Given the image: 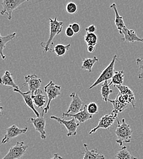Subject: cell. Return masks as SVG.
<instances>
[{"instance_id":"6da1fadb","label":"cell","mask_w":143,"mask_h":159,"mask_svg":"<svg viewBox=\"0 0 143 159\" xmlns=\"http://www.w3.org/2000/svg\"><path fill=\"white\" fill-rule=\"evenodd\" d=\"M49 20V30L50 34L48 40L46 42H41L40 45L43 48V53H46L48 52H53L54 42L53 39L56 36L61 34L63 27V22L57 20V17L53 19L51 18Z\"/></svg>"},{"instance_id":"7a4b0ae2","label":"cell","mask_w":143,"mask_h":159,"mask_svg":"<svg viewBox=\"0 0 143 159\" xmlns=\"http://www.w3.org/2000/svg\"><path fill=\"white\" fill-rule=\"evenodd\" d=\"M118 124L115 130V135L116 136V142L121 147L124 143H129L132 141V135L133 130L130 128V125L125 122V119H123L121 121H117Z\"/></svg>"},{"instance_id":"3957f363","label":"cell","mask_w":143,"mask_h":159,"mask_svg":"<svg viewBox=\"0 0 143 159\" xmlns=\"http://www.w3.org/2000/svg\"><path fill=\"white\" fill-rule=\"evenodd\" d=\"M61 86L56 84L53 81H50L44 88V92L46 93L48 101L46 106L43 108L42 113L46 114L50 109L51 102L56 99L61 94Z\"/></svg>"},{"instance_id":"277c9868","label":"cell","mask_w":143,"mask_h":159,"mask_svg":"<svg viewBox=\"0 0 143 159\" xmlns=\"http://www.w3.org/2000/svg\"><path fill=\"white\" fill-rule=\"evenodd\" d=\"M117 59V55H115L112 58L111 61L109 64L108 66H107L101 73L100 75L96 80L93 83V84L89 88V89H91L98 84L103 83L105 81H108V80L111 79L113 77L115 70V64Z\"/></svg>"},{"instance_id":"5b68a950","label":"cell","mask_w":143,"mask_h":159,"mask_svg":"<svg viewBox=\"0 0 143 159\" xmlns=\"http://www.w3.org/2000/svg\"><path fill=\"white\" fill-rule=\"evenodd\" d=\"M28 148L23 141H17L9 150L7 154L2 159H20L24 155Z\"/></svg>"},{"instance_id":"8992f818","label":"cell","mask_w":143,"mask_h":159,"mask_svg":"<svg viewBox=\"0 0 143 159\" xmlns=\"http://www.w3.org/2000/svg\"><path fill=\"white\" fill-rule=\"evenodd\" d=\"M26 1V0H2L1 1L2 9L1 11V15H7L8 19L11 20L14 11Z\"/></svg>"},{"instance_id":"52a82bcc","label":"cell","mask_w":143,"mask_h":159,"mask_svg":"<svg viewBox=\"0 0 143 159\" xmlns=\"http://www.w3.org/2000/svg\"><path fill=\"white\" fill-rule=\"evenodd\" d=\"M51 119L56 120L60 124L63 125L67 129V137H70L71 136H76L77 134V129L79 126V122L76 121V119L74 118L68 120L63 119L61 118H59L56 116H51Z\"/></svg>"},{"instance_id":"ba28073f","label":"cell","mask_w":143,"mask_h":159,"mask_svg":"<svg viewBox=\"0 0 143 159\" xmlns=\"http://www.w3.org/2000/svg\"><path fill=\"white\" fill-rule=\"evenodd\" d=\"M118 118V115H115L113 113L107 114L102 116L99 120L98 124L96 127L92 129L89 134L91 135L92 134L95 133L98 129H109L111 126L113 125L115 120Z\"/></svg>"},{"instance_id":"9c48e42d","label":"cell","mask_w":143,"mask_h":159,"mask_svg":"<svg viewBox=\"0 0 143 159\" xmlns=\"http://www.w3.org/2000/svg\"><path fill=\"white\" fill-rule=\"evenodd\" d=\"M69 97L71 98V102L66 112H64L65 115H75L80 112L83 109V102L80 98L79 96L75 92L71 93Z\"/></svg>"},{"instance_id":"30bf717a","label":"cell","mask_w":143,"mask_h":159,"mask_svg":"<svg viewBox=\"0 0 143 159\" xmlns=\"http://www.w3.org/2000/svg\"><path fill=\"white\" fill-rule=\"evenodd\" d=\"M28 128L27 127L20 129L16 125H13L6 130V134L1 141V144H4L8 143L10 140L14 139L21 134H24L27 131Z\"/></svg>"},{"instance_id":"8fae6325","label":"cell","mask_w":143,"mask_h":159,"mask_svg":"<svg viewBox=\"0 0 143 159\" xmlns=\"http://www.w3.org/2000/svg\"><path fill=\"white\" fill-rule=\"evenodd\" d=\"M25 83L23 84V87L26 85L29 86V92L32 95L35 94L39 89H40L42 80L39 79L37 75H28L25 77Z\"/></svg>"},{"instance_id":"7c38bea8","label":"cell","mask_w":143,"mask_h":159,"mask_svg":"<svg viewBox=\"0 0 143 159\" xmlns=\"http://www.w3.org/2000/svg\"><path fill=\"white\" fill-rule=\"evenodd\" d=\"M28 121H30L33 124L36 130L39 132L41 139H46V119L44 116V113H42L41 116L39 118H30Z\"/></svg>"},{"instance_id":"4fadbf2b","label":"cell","mask_w":143,"mask_h":159,"mask_svg":"<svg viewBox=\"0 0 143 159\" xmlns=\"http://www.w3.org/2000/svg\"><path fill=\"white\" fill-rule=\"evenodd\" d=\"M14 91L16 92L19 94H20L21 96H22L23 99L24 100V103L26 105H27L29 108H31L35 113L36 116L39 118L40 116V113L38 112V111L35 108L34 105V101L32 98V94L30 92H27V93H23L21 91L20 89H14Z\"/></svg>"},{"instance_id":"5bb4252c","label":"cell","mask_w":143,"mask_h":159,"mask_svg":"<svg viewBox=\"0 0 143 159\" xmlns=\"http://www.w3.org/2000/svg\"><path fill=\"white\" fill-rule=\"evenodd\" d=\"M62 116L65 117V116H68V117H72V118H74L76 119V120L78 121V122L81 123V122H85L90 119H92L93 117V115H90L88 111H87V105H85L83 107V109L82 110L75 114V115H65V114H62Z\"/></svg>"},{"instance_id":"9a60e30c","label":"cell","mask_w":143,"mask_h":159,"mask_svg":"<svg viewBox=\"0 0 143 159\" xmlns=\"http://www.w3.org/2000/svg\"><path fill=\"white\" fill-rule=\"evenodd\" d=\"M123 34L124 35V38H122L123 42H140L143 43V38L138 37L135 30H129L127 28V26L123 30Z\"/></svg>"},{"instance_id":"2e32d148","label":"cell","mask_w":143,"mask_h":159,"mask_svg":"<svg viewBox=\"0 0 143 159\" xmlns=\"http://www.w3.org/2000/svg\"><path fill=\"white\" fill-rule=\"evenodd\" d=\"M110 8L113 9L115 11V23L116 26L117 30L119 31V33L120 34H123V30L126 27L125 23L123 20V17L121 16L117 10L116 4L115 3H113L110 5Z\"/></svg>"},{"instance_id":"e0dca14e","label":"cell","mask_w":143,"mask_h":159,"mask_svg":"<svg viewBox=\"0 0 143 159\" xmlns=\"http://www.w3.org/2000/svg\"><path fill=\"white\" fill-rule=\"evenodd\" d=\"M85 148V152H83V159H105L104 155L101 154L97 149L89 150L88 145L85 143L83 144Z\"/></svg>"},{"instance_id":"ac0fdd59","label":"cell","mask_w":143,"mask_h":159,"mask_svg":"<svg viewBox=\"0 0 143 159\" xmlns=\"http://www.w3.org/2000/svg\"><path fill=\"white\" fill-rule=\"evenodd\" d=\"M12 75H13L9 71H5L3 75L1 78V84L4 86H10L14 89H20L19 87L15 83Z\"/></svg>"},{"instance_id":"d6986e66","label":"cell","mask_w":143,"mask_h":159,"mask_svg":"<svg viewBox=\"0 0 143 159\" xmlns=\"http://www.w3.org/2000/svg\"><path fill=\"white\" fill-rule=\"evenodd\" d=\"M17 33H13L12 34H8L6 36H2L0 34V39H1V44H0V54L2 60H6V56L4 54V50L6 48V44L10 42L11 40L14 39L16 36Z\"/></svg>"},{"instance_id":"ffe728a7","label":"cell","mask_w":143,"mask_h":159,"mask_svg":"<svg viewBox=\"0 0 143 159\" xmlns=\"http://www.w3.org/2000/svg\"><path fill=\"white\" fill-rule=\"evenodd\" d=\"M32 98L34 101V103L38 108H41L46 103V96L43 94L41 89H39L35 94L32 95Z\"/></svg>"},{"instance_id":"44dd1931","label":"cell","mask_w":143,"mask_h":159,"mask_svg":"<svg viewBox=\"0 0 143 159\" xmlns=\"http://www.w3.org/2000/svg\"><path fill=\"white\" fill-rule=\"evenodd\" d=\"M99 60L96 57H94L90 58H84L82 61L81 69L89 72H91L93 71V67L95 64Z\"/></svg>"},{"instance_id":"7402d4cb","label":"cell","mask_w":143,"mask_h":159,"mask_svg":"<svg viewBox=\"0 0 143 159\" xmlns=\"http://www.w3.org/2000/svg\"><path fill=\"white\" fill-rule=\"evenodd\" d=\"M110 86L111 85L108 82V81H105L102 83L101 93L102 99L105 102V103H107L109 96L113 92V91L110 88Z\"/></svg>"},{"instance_id":"603a6c76","label":"cell","mask_w":143,"mask_h":159,"mask_svg":"<svg viewBox=\"0 0 143 159\" xmlns=\"http://www.w3.org/2000/svg\"><path fill=\"white\" fill-rule=\"evenodd\" d=\"M108 102H109L113 105V110L112 111L111 113L115 115H118V113L123 112V111L125 110L127 107V105L123 104L122 103L120 102L116 99L115 100L108 99Z\"/></svg>"},{"instance_id":"cb8c5ba5","label":"cell","mask_w":143,"mask_h":159,"mask_svg":"<svg viewBox=\"0 0 143 159\" xmlns=\"http://www.w3.org/2000/svg\"><path fill=\"white\" fill-rule=\"evenodd\" d=\"M116 159H138L132 156L130 152L127 150V147L124 146L120 149L116 154L115 155Z\"/></svg>"},{"instance_id":"d4e9b609","label":"cell","mask_w":143,"mask_h":159,"mask_svg":"<svg viewBox=\"0 0 143 159\" xmlns=\"http://www.w3.org/2000/svg\"><path fill=\"white\" fill-rule=\"evenodd\" d=\"M124 79V74L123 70L120 71H115V74L110 83V85L113 84L114 86L123 85Z\"/></svg>"},{"instance_id":"484cf974","label":"cell","mask_w":143,"mask_h":159,"mask_svg":"<svg viewBox=\"0 0 143 159\" xmlns=\"http://www.w3.org/2000/svg\"><path fill=\"white\" fill-rule=\"evenodd\" d=\"M71 47V44L63 45V44H57L54 46L53 52L56 54L57 57L64 56L66 53L69 50Z\"/></svg>"},{"instance_id":"4316f807","label":"cell","mask_w":143,"mask_h":159,"mask_svg":"<svg viewBox=\"0 0 143 159\" xmlns=\"http://www.w3.org/2000/svg\"><path fill=\"white\" fill-rule=\"evenodd\" d=\"M84 39L88 46H96L98 42V37L95 33H86Z\"/></svg>"},{"instance_id":"83f0119b","label":"cell","mask_w":143,"mask_h":159,"mask_svg":"<svg viewBox=\"0 0 143 159\" xmlns=\"http://www.w3.org/2000/svg\"><path fill=\"white\" fill-rule=\"evenodd\" d=\"M87 111L91 115H96L99 111L98 105L95 102H90L87 105Z\"/></svg>"},{"instance_id":"f1b7e54d","label":"cell","mask_w":143,"mask_h":159,"mask_svg":"<svg viewBox=\"0 0 143 159\" xmlns=\"http://www.w3.org/2000/svg\"><path fill=\"white\" fill-rule=\"evenodd\" d=\"M118 88L120 91V93L123 95H133V92L127 86L125 85H120L115 86Z\"/></svg>"},{"instance_id":"f546056e","label":"cell","mask_w":143,"mask_h":159,"mask_svg":"<svg viewBox=\"0 0 143 159\" xmlns=\"http://www.w3.org/2000/svg\"><path fill=\"white\" fill-rule=\"evenodd\" d=\"M65 9L68 14H74L78 11V6L73 2H69L66 4Z\"/></svg>"},{"instance_id":"4dcf8cb0","label":"cell","mask_w":143,"mask_h":159,"mask_svg":"<svg viewBox=\"0 0 143 159\" xmlns=\"http://www.w3.org/2000/svg\"><path fill=\"white\" fill-rule=\"evenodd\" d=\"M137 65L139 66V71L138 78L139 79H143V58H138L136 60Z\"/></svg>"},{"instance_id":"1f68e13d","label":"cell","mask_w":143,"mask_h":159,"mask_svg":"<svg viewBox=\"0 0 143 159\" xmlns=\"http://www.w3.org/2000/svg\"><path fill=\"white\" fill-rule=\"evenodd\" d=\"M69 26L71 27L73 30L74 31L75 34L80 33L81 30V25L78 23H73L72 24H69Z\"/></svg>"},{"instance_id":"d6a6232c","label":"cell","mask_w":143,"mask_h":159,"mask_svg":"<svg viewBox=\"0 0 143 159\" xmlns=\"http://www.w3.org/2000/svg\"><path fill=\"white\" fill-rule=\"evenodd\" d=\"M65 34L67 37L68 38H72L75 35V33L74 32V31L73 30V29L71 28V27L69 26V25H68V26L66 27V28L65 29Z\"/></svg>"},{"instance_id":"836d02e7","label":"cell","mask_w":143,"mask_h":159,"mask_svg":"<svg viewBox=\"0 0 143 159\" xmlns=\"http://www.w3.org/2000/svg\"><path fill=\"white\" fill-rule=\"evenodd\" d=\"M86 33H95L96 31V27L95 25H91L85 29Z\"/></svg>"},{"instance_id":"e575fe53","label":"cell","mask_w":143,"mask_h":159,"mask_svg":"<svg viewBox=\"0 0 143 159\" xmlns=\"http://www.w3.org/2000/svg\"><path fill=\"white\" fill-rule=\"evenodd\" d=\"M87 50L89 53H94L96 50V47L95 46H88L87 47Z\"/></svg>"},{"instance_id":"d590c367","label":"cell","mask_w":143,"mask_h":159,"mask_svg":"<svg viewBox=\"0 0 143 159\" xmlns=\"http://www.w3.org/2000/svg\"><path fill=\"white\" fill-rule=\"evenodd\" d=\"M51 159H63V157H61L58 153H56L54 154L53 157Z\"/></svg>"}]
</instances>
